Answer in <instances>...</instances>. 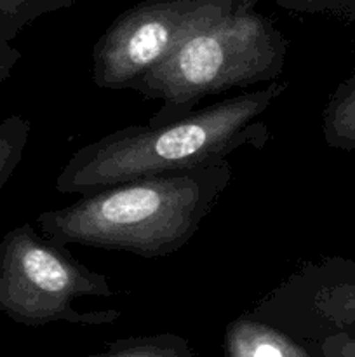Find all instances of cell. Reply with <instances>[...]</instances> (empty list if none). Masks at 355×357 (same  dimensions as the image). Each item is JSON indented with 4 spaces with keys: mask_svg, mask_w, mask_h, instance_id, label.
Listing matches in <instances>:
<instances>
[{
    "mask_svg": "<svg viewBox=\"0 0 355 357\" xmlns=\"http://www.w3.org/2000/svg\"><path fill=\"white\" fill-rule=\"evenodd\" d=\"M287 87L277 79L178 121L127 126L101 136L66 160L56 190L87 195L152 174L214 166L242 149L261 150L270 138L261 115Z\"/></svg>",
    "mask_w": 355,
    "mask_h": 357,
    "instance_id": "6da1fadb",
    "label": "cell"
},
{
    "mask_svg": "<svg viewBox=\"0 0 355 357\" xmlns=\"http://www.w3.org/2000/svg\"><path fill=\"white\" fill-rule=\"evenodd\" d=\"M232 180L228 160L143 176L42 213L38 225L51 243L63 248L79 244L162 258L197 234Z\"/></svg>",
    "mask_w": 355,
    "mask_h": 357,
    "instance_id": "7a4b0ae2",
    "label": "cell"
},
{
    "mask_svg": "<svg viewBox=\"0 0 355 357\" xmlns=\"http://www.w3.org/2000/svg\"><path fill=\"white\" fill-rule=\"evenodd\" d=\"M287 47L277 24L251 9L191 37L131 91L162 101L148 122H173L190 115L205 96L277 80Z\"/></svg>",
    "mask_w": 355,
    "mask_h": 357,
    "instance_id": "3957f363",
    "label": "cell"
},
{
    "mask_svg": "<svg viewBox=\"0 0 355 357\" xmlns=\"http://www.w3.org/2000/svg\"><path fill=\"white\" fill-rule=\"evenodd\" d=\"M117 295L104 274L90 271L68 248L44 241L28 225L14 230L0 248V309L28 326L68 323L80 326L110 324L120 310H77L86 296Z\"/></svg>",
    "mask_w": 355,
    "mask_h": 357,
    "instance_id": "277c9868",
    "label": "cell"
},
{
    "mask_svg": "<svg viewBox=\"0 0 355 357\" xmlns=\"http://www.w3.org/2000/svg\"><path fill=\"white\" fill-rule=\"evenodd\" d=\"M258 0H141L118 14L93 49L101 89H131L195 35L254 9Z\"/></svg>",
    "mask_w": 355,
    "mask_h": 357,
    "instance_id": "5b68a950",
    "label": "cell"
},
{
    "mask_svg": "<svg viewBox=\"0 0 355 357\" xmlns=\"http://www.w3.org/2000/svg\"><path fill=\"white\" fill-rule=\"evenodd\" d=\"M298 340L355 330V260L331 257L303 265L249 312Z\"/></svg>",
    "mask_w": 355,
    "mask_h": 357,
    "instance_id": "8992f818",
    "label": "cell"
},
{
    "mask_svg": "<svg viewBox=\"0 0 355 357\" xmlns=\"http://www.w3.org/2000/svg\"><path fill=\"white\" fill-rule=\"evenodd\" d=\"M219 357H313L301 340L253 316H242L226 326Z\"/></svg>",
    "mask_w": 355,
    "mask_h": 357,
    "instance_id": "52a82bcc",
    "label": "cell"
},
{
    "mask_svg": "<svg viewBox=\"0 0 355 357\" xmlns=\"http://www.w3.org/2000/svg\"><path fill=\"white\" fill-rule=\"evenodd\" d=\"M322 136L331 149L355 152V70L327 100L322 114Z\"/></svg>",
    "mask_w": 355,
    "mask_h": 357,
    "instance_id": "ba28073f",
    "label": "cell"
},
{
    "mask_svg": "<svg viewBox=\"0 0 355 357\" xmlns=\"http://www.w3.org/2000/svg\"><path fill=\"white\" fill-rule=\"evenodd\" d=\"M79 357H195L190 342L174 333L146 335L111 342L104 351Z\"/></svg>",
    "mask_w": 355,
    "mask_h": 357,
    "instance_id": "9c48e42d",
    "label": "cell"
},
{
    "mask_svg": "<svg viewBox=\"0 0 355 357\" xmlns=\"http://www.w3.org/2000/svg\"><path fill=\"white\" fill-rule=\"evenodd\" d=\"M274 2L291 13H333L355 17V0H274Z\"/></svg>",
    "mask_w": 355,
    "mask_h": 357,
    "instance_id": "30bf717a",
    "label": "cell"
},
{
    "mask_svg": "<svg viewBox=\"0 0 355 357\" xmlns=\"http://www.w3.org/2000/svg\"><path fill=\"white\" fill-rule=\"evenodd\" d=\"M315 342L320 357H355V330L333 331Z\"/></svg>",
    "mask_w": 355,
    "mask_h": 357,
    "instance_id": "8fae6325",
    "label": "cell"
},
{
    "mask_svg": "<svg viewBox=\"0 0 355 357\" xmlns=\"http://www.w3.org/2000/svg\"><path fill=\"white\" fill-rule=\"evenodd\" d=\"M3 66H7V61H6V59L2 58V56H0V70H2Z\"/></svg>",
    "mask_w": 355,
    "mask_h": 357,
    "instance_id": "7c38bea8",
    "label": "cell"
}]
</instances>
